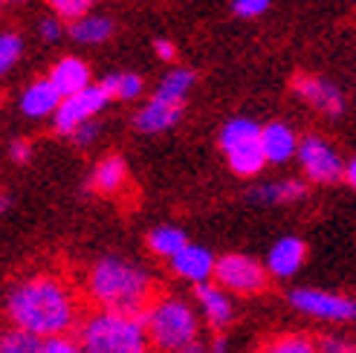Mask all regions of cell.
I'll return each instance as SVG.
<instances>
[{"label": "cell", "instance_id": "obj_15", "mask_svg": "<svg viewBox=\"0 0 356 353\" xmlns=\"http://www.w3.org/2000/svg\"><path fill=\"white\" fill-rule=\"evenodd\" d=\"M49 81L56 84L61 99H67V96H76V93L87 90V87L93 84V73H90V67H87L84 58L64 56L49 67Z\"/></svg>", "mask_w": 356, "mask_h": 353}, {"label": "cell", "instance_id": "obj_12", "mask_svg": "<svg viewBox=\"0 0 356 353\" xmlns=\"http://www.w3.org/2000/svg\"><path fill=\"white\" fill-rule=\"evenodd\" d=\"M301 136L287 125V122H266L261 128V148L270 165H284L298 156Z\"/></svg>", "mask_w": 356, "mask_h": 353}, {"label": "cell", "instance_id": "obj_35", "mask_svg": "<svg viewBox=\"0 0 356 353\" xmlns=\"http://www.w3.org/2000/svg\"><path fill=\"white\" fill-rule=\"evenodd\" d=\"M154 52H156L159 61H168V64L177 61V47H174L168 38H156V41H154Z\"/></svg>", "mask_w": 356, "mask_h": 353}, {"label": "cell", "instance_id": "obj_23", "mask_svg": "<svg viewBox=\"0 0 356 353\" xmlns=\"http://www.w3.org/2000/svg\"><path fill=\"white\" fill-rule=\"evenodd\" d=\"M145 246H148L151 255L171 261L177 252L188 246V238H186L183 229H177V226H156V229H151V232H148Z\"/></svg>", "mask_w": 356, "mask_h": 353}, {"label": "cell", "instance_id": "obj_6", "mask_svg": "<svg viewBox=\"0 0 356 353\" xmlns=\"http://www.w3.org/2000/svg\"><path fill=\"white\" fill-rule=\"evenodd\" d=\"M215 281L232 295H258L266 290V263H258L255 258L241 255V252H229L218 258L215 267Z\"/></svg>", "mask_w": 356, "mask_h": 353}, {"label": "cell", "instance_id": "obj_28", "mask_svg": "<svg viewBox=\"0 0 356 353\" xmlns=\"http://www.w3.org/2000/svg\"><path fill=\"white\" fill-rule=\"evenodd\" d=\"M47 6L52 9V15H58L61 21H79V17L90 15L96 0H47Z\"/></svg>", "mask_w": 356, "mask_h": 353}, {"label": "cell", "instance_id": "obj_24", "mask_svg": "<svg viewBox=\"0 0 356 353\" xmlns=\"http://www.w3.org/2000/svg\"><path fill=\"white\" fill-rule=\"evenodd\" d=\"M99 84L108 90L111 99H119V101H134L142 96V90H145V81H142L139 73H111Z\"/></svg>", "mask_w": 356, "mask_h": 353}, {"label": "cell", "instance_id": "obj_26", "mask_svg": "<svg viewBox=\"0 0 356 353\" xmlns=\"http://www.w3.org/2000/svg\"><path fill=\"white\" fill-rule=\"evenodd\" d=\"M0 353H44V339L21 327L0 330Z\"/></svg>", "mask_w": 356, "mask_h": 353}, {"label": "cell", "instance_id": "obj_1", "mask_svg": "<svg viewBox=\"0 0 356 353\" xmlns=\"http://www.w3.org/2000/svg\"><path fill=\"white\" fill-rule=\"evenodd\" d=\"M6 315L12 327L35 333L41 339L67 336L81 325V302L76 287L61 275L38 272L29 275L9 290Z\"/></svg>", "mask_w": 356, "mask_h": 353}, {"label": "cell", "instance_id": "obj_30", "mask_svg": "<svg viewBox=\"0 0 356 353\" xmlns=\"http://www.w3.org/2000/svg\"><path fill=\"white\" fill-rule=\"evenodd\" d=\"M44 353H87V350L81 347L76 333H67V336L44 339Z\"/></svg>", "mask_w": 356, "mask_h": 353}, {"label": "cell", "instance_id": "obj_38", "mask_svg": "<svg viewBox=\"0 0 356 353\" xmlns=\"http://www.w3.org/2000/svg\"><path fill=\"white\" fill-rule=\"evenodd\" d=\"M177 353H209V347H206L203 342H194V345H188V347H183V350H177Z\"/></svg>", "mask_w": 356, "mask_h": 353}, {"label": "cell", "instance_id": "obj_32", "mask_svg": "<svg viewBox=\"0 0 356 353\" xmlns=\"http://www.w3.org/2000/svg\"><path fill=\"white\" fill-rule=\"evenodd\" d=\"M38 35H41L47 44L61 41V35H64L61 17H58V15H47V17H41V21H38Z\"/></svg>", "mask_w": 356, "mask_h": 353}, {"label": "cell", "instance_id": "obj_40", "mask_svg": "<svg viewBox=\"0 0 356 353\" xmlns=\"http://www.w3.org/2000/svg\"><path fill=\"white\" fill-rule=\"evenodd\" d=\"M0 3H26V0H0Z\"/></svg>", "mask_w": 356, "mask_h": 353}, {"label": "cell", "instance_id": "obj_25", "mask_svg": "<svg viewBox=\"0 0 356 353\" xmlns=\"http://www.w3.org/2000/svg\"><path fill=\"white\" fill-rule=\"evenodd\" d=\"M258 353H318V339L307 333H278L270 342H264Z\"/></svg>", "mask_w": 356, "mask_h": 353}, {"label": "cell", "instance_id": "obj_3", "mask_svg": "<svg viewBox=\"0 0 356 353\" xmlns=\"http://www.w3.org/2000/svg\"><path fill=\"white\" fill-rule=\"evenodd\" d=\"M76 336L87 353H154L142 315L93 310L81 319Z\"/></svg>", "mask_w": 356, "mask_h": 353}, {"label": "cell", "instance_id": "obj_22", "mask_svg": "<svg viewBox=\"0 0 356 353\" xmlns=\"http://www.w3.org/2000/svg\"><path fill=\"white\" fill-rule=\"evenodd\" d=\"M261 128L255 119H249V116H235V119H229L226 125L220 128L218 133V145L220 151H232L238 145H246V142H255V139H261Z\"/></svg>", "mask_w": 356, "mask_h": 353}, {"label": "cell", "instance_id": "obj_16", "mask_svg": "<svg viewBox=\"0 0 356 353\" xmlns=\"http://www.w3.org/2000/svg\"><path fill=\"white\" fill-rule=\"evenodd\" d=\"M61 93L56 90V84L49 81V76L44 79H35L32 84H26V90L21 93V113L29 119H47V116H56L58 104H61Z\"/></svg>", "mask_w": 356, "mask_h": 353}, {"label": "cell", "instance_id": "obj_21", "mask_svg": "<svg viewBox=\"0 0 356 353\" xmlns=\"http://www.w3.org/2000/svg\"><path fill=\"white\" fill-rule=\"evenodd\" d=\"M226 163L229 168H232L235 176H258L266 165V156H264V148H261V139H255V142H246V145H238L232 151H226Z\"/></svg>", "mask_w": 356, "mask_h": 353}, {"label": "cell", "instance_id": "obj_5", "mask_svg": "<svg viewBox=\"0 0 356 353\" xmlns=\"http://www.w3.org/2000/svg\"><path fill=\"white\" fill-rule=\"evenodd\" d=\"M287 302L293 310L310 315L318 322H333V325H348L356 322V298L316 290V287H298L287 295Z\"/></svg>", "mask_w": 356, "mask_h": 353}, {"label": "cell", "instance_id": "obj_41", "mask_svg": "<svg viewBox=\"0 0 356 353\" xmlns=\"http://www.w3.org/2000/svg\"><path fill=\"white\" fill-rule=\"evenodd\" d=\"M345 3H350V6H356V0H345Z\"/></svg>", "mask_w": 356, "mask_h": 353}, {"label": "cell", "instance_id": "obj_31", "mask_svg": "<svg viewBox=\"0 0 356 353\" xmlns=\"http://www.w3.org/2000/svg\"><path fill=\"white\" fill-rule=\"evenodd\" d=\"M99 133H102V125L96 119H90V122H84V125H79L73 133H70V142H73L76 148H90L99 139Z\"/></svg>", "mask_w": 356, "mask_h": 353}, {"label": "cell", "instance_id": "obj_11", "mask_svg": "<svg viewBox=\"0 0 356 353\" xmlns=\"http://www.w3.org/2000/svg\"><path fill=\"white\" fill-rule=\"evenodd\" d=\"M168 267L177 278L188 281V284H206V281H215V267H218V258L211 255L206 246L200 243H188L186 249H180L171 261Z\"/></svg>", "mask_w": 356, "mask_h": 353}, {"label": "cell", "instance_id": "obj_9", "mask_svg": "<svg viewBox=\"0 0 356 353\" xmlns=\"http://www.w3.org/2000/svg\"><path fill=\"white\" fill-rule=\"evenodd\" d=\"M293 93L313 108L316 113H322L327 119H339L345 113V93L336 87L333 81L322 79V76H310V73H298L293 79Z\"/></svg>", "mask_w": 356, "mask_h": 353}, {"label": "cell", "instance_id": "obj_8", "mask_svg": "<svg viewBox=\"0 0 356 353\" xmlns=\"http://www.w3.org/2000/svg\"><path fill=\"white\" fill-rule=\"evenodd\" d=\"M111 101L113 99L108 96V90H104L102 84H90L87 90H81L76 96H67L58 104L56 116H52V128H56V133H61V136H70L79 125L96 119Z\"/></svg>", "mask_w": 356, "mask_h": 353}, {"label": "cell", "instance_id": "obj_39", "mask_svg": "<svg viewBox=\"0 0 356 353\" xmlns=\"http://www.w3.org/2000/svg\"><path fill=\"white\" fill-rule=\"evenodd\" d=\"M9 203H12V200H9V194H0V215H3V211L9 208Z\"/></svg>", "mask_w": 356, "mask_h": 353}, {"label": "cell", "instance_id": "obj_18", "mask_svg": "<svg viewBox=\"0 0 356 353\" xmlns=\"http://www.w3.org/2000/svg\"><path fill=\"white\" fill-rule=\"evenodd\" d=\"M307 197V183L305 180H275V183H264L249 191V200L264 203V206H281V203H296Z\"/></svg>", "mask_w": 356, "mask_h": 353}, {"label": "cell", "instance_id": "obj_29", "mask_svg": "<svg viewBox=\"0 0 356 353\" xmlns=\"http://www.w3.org/2000/svg\"><path fill=\"white\" fill-rule=\"evenodd\" d=\"M273 6V0H232V15L241 21H255V17L266 15Z\"/></svg>", "mask_w": 356, "mask_h": 353}, {"label": "cell", "instance_id": "obj_2", "mask_svg": "<svg viewBox=\"0 0 356 353\" xmlns=\"http://www.w3.org/2000/svg\"><path fill=\"white\" fill-rule=\"evenodd\" d=\"M84 295L96 310L142 315V310L154 302L156 287L145 267L122 255H104L87 270Z\"/></svg>", "mask_w": 356, "mask_h": 353}, {"label": "cell", "instance_id": "obj_34", "mask_svg": "<svg viewBox=\"0 0 356 353\" xmlns=\"http://www.w3.org/2000/svg\"><path fill=\"white\" fill-rule=\"evenodd\" d=\"M9 160L17 163V165H24L32 160V142L29 139H12V145H9Z\"/></svg>", "mask_w": 356, "mask_h": 353}, {"label": "cell", "instance_id": "obj_37", "mask_svg": "<svg viewBox=\"0 0 356 353\" xmlns=\"http://www.w3.org/2000/svg\"><path fill=\"white\" fill-rule=\"evenodd\" d=\"M345 183H348V186L356 191V156H353V160L345 165Z\"/></svg>", "mask_w": 356, "mask_h": 353}, {"label": "cell", "instance_id": "obj_13", "mask_svg": "<svg viewBox=\"0 0 356 353\" xmlns=\"http://www.w3.org/2000/svg\"><path fill=\"white\" fill-rule=\"evenodd\" d=\"M307 261V243L296 238V235H287V238H278L270 252H266V272L273 278H293Z\"/></svg>", "mask_w": 356, "mask_h": 353}, {"label": "cell", "instance_id": "obj_33", "mask_svg": "<svg viewBox=\"0 0 356 353\" xmlns=\"http://www.w3.org/2000/svg\"><path fill=\"white\" fill-rule=\"evenodd\" d=\"M318 353H356V345L342 336H318Z\"/></svg>", "mask_w": 356, "mask_h": 353}, {"label": "cell", "instance_id": "obj_19", "mask_svg": "<svg viewBox=\"0 0 356 353\" xmlns=\"http://www.w3.org/2000/svg\"><path fill=\"white\" fill-rule=\"evenodd\" d=\"M116 32V24L111 21L108 15H84L79 17V21L70 24V38H73L76 44H84V47H96V44H104L111 41Z\"/></svg>", "mask_w": 356, "mask_h": 353}, {"label": "cell", "instance_id": "obj_17", "mask_svg": "<svg viewBox=\"0 0 356 353\" xmlns=\"http://www.w3.org/2000/svg\"><path fill=\"white\" fill-rule=\"evenodd\" d=\"M180 119H183L180 104H168V101H159L151 96L134 116V128L139 133H163V131H171Z\"/></svg>", "mask_w": 356, "mask_h": 353}, {"label": "cell", "instance_id": "obj_27", "mask_svg": "<svg viewBox=\"0 0 356 353\" xmlns=\"http://www.w3.org/2000/svg\"><path fill=\"white\" fill-rule=\"evenodd\" d=\"M24 56V38L17 32H0V79L21 61Z\"/></svg>", "mask_w": 356, "mask_h": 353}, {"label": "cell", "instance_id": "obj_20", "mask_svg": "<svg viewBox=\"0 0 356 353\" xmlns=\"http://www.w3.org/2000/svg\"><path fill=\"white\" fill-rule=\"evenodd\" d=\"M194 81H197L194 69H188V67H174V69H168L163 79H159L156 90H154V99L186 108V99H188V93H191Z\"/></svg>", "mask_w": 356, "mask_h": 353}, {"label": "cell", "instance_id": "obj_36", "mask_svg": "<svg viewBox=\"0 0 356 353\" xmlns=\"http://www.w3.org/2000/svg\"><path fill=\"white\" fill-rule=\"evenodd\" d=\"M226 350H229V342H226L223 333H218V336L211 339V345H209V353H226Z\"/></svg>", "mask_w": 356, "mask_h": 353}, {"label": "cell", "instance_id": "obj_7", "mask_svg": "<svg viewBox=\"0 0 356 353\" xmlns=\"http://www.w3.org/2000/svg\"><path fill=\"white\" fill-rule=\"evenodd\" d=\"M298 165L305 171V176L310 183L318 186H333V183H342L345 180V165L339 151H336L325 136H301V145H298Z\"/></svg>", "mask_w": 356, "mask_h": 353}, {"label": "cell", "instance_id": "obj_10", "mask_svg": "<svg viewBox=\"0 0 356 353\" xmlns=\"http://www.w3.org/2000/svg\"><path fill=\"white\" fill-rule=\"evenodd\" d=\"M194 307H197L200 319L218 333L226 330L235 319L232 293H226L218 281H206V284L194 287Z\"/></svg>", "mask_w": 356, "mask_h": 353}, {"label": "cell", "instance_id": "obj_4", "mask_svg": "<svg viewBox=\"0 0 356 353\" xmlns=\"http://www.w3.org/2000/svg\"><path fill=\"white\" fill-rule=\"evenodd\" d=\"M142 322L151 336L156 353H177L197 339L200 333V313L186 298L174 293H156L154 302L142 310Z\"/></svg>", "mask_w": 356, "mask_h": 353}, {"label": "cell", "instance_id": "obj_14", "mask_svg": "<svg viewBox=\"0 0 356 353\" xmlns=\"http://www.w3.org/2000/svg\"><path fill=\"white\" fill-rule=\"evenodd\" d=\"M84 188L102 194V197H119V194L128 188V163H124L119 154L102 156Z\"/></svg>", "mask_w": 356, "mask_h": 353}]
</instances>
